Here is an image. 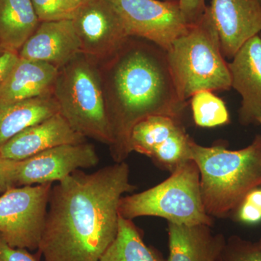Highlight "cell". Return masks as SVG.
<instances>
[{"label":"cell","instance_id":"836d02e7","mask_svg":"<svg viewBox=\"0 0 261 261\" xmlns=\"http://www.w3.org/2000/svg\"><path fill=\"white\" fill-rule=\"evenodd\" d=\"M260 37H261V34H260Z\"/></svg>","mask_w":261,"mask_h":261},{"label":"cell","instance_id":"7a4b0ae2","mask_svg":"<svg viewBox=\"0 0 261 261\" xmlns=\"http://www.w3.org/2000/svg\"><path fill=\"white\" fill-rule=\"evenodd\" d=\"M98 65L115 163L132 153L134 127L148 117L181 120L187 102L178 95L166 51L154 43L130 37L111 58Z\"/></svg>","mask_w":261,"mask_h":261},{"label":"cell","instance_id":"4fadbf2b","mask_svg":"<svg viewBox=\"0 0 261 261\" xmlns=\"http://www.w3.org/2000/svg\"><path fill=\"white\" fill-rule=\"evenodd\" d=\"M85 142V137L73 130L59 113L15 135L0 147V156L23 161L53 147Z\"/></svg>","mask_w":261,"mask_h":261},{"label":"cell","instance_id":"7402d4cb","mask_svg":"<svg viewBox=\"0 0 261 261\" xmlns=\"http://www.w3.org/2000/svg\"><path fill=\"white\" fill-rule=\"evenodd\" d=\"M192 140L183 127L154 149L149 158L159 167L173 173L182 163L191 160Z\"/></svg>","mask_w":261,"mask_h":261},{"label":"cell","instance_id":"52a82bcc","mask_svg":"<svg viewBox=\"0 0 261 261\" xmlns=\"http://www.w3.org/2000/svg\"><path fill=\"white\" fill-rule=\"evenodd\" d=\"M51 185L11 187L0 196V235L10 246L38 250Z\"/></svg>","mask_w":261,"mask_h":261},{"label":"cell","instance_id":"30bf717a","mask_svg":"<svg viewBox=\"0 0 261 261\" xmlns=\"http://www.w3.org/2000/svg\"><path fill=\"white\" fill-rule=\"evenodd\" d=\"M99 163L95 147L87 142L53 147L23 161H13V187L59 182L77 170Z\"/></svg>","mask_w":261,"mask_h":261},{"label":"cell","instance_id":"d6a6232c","mask_svg":"<svg viewBox=\"0 0 261 261\" xmlns=\"http://www.w3.org/2000/svg\"><path fill=\"white\" fill-rule=\"evenodd\" d=\"M258 1L261 3V0H258Z\"/></svg>","mask_w":261,"mask_h":261},{"label":"cell","instance_id":"6da1fadb","mask_svg":"<svg viewBox=\"0 0 261 261\" xmlns=\"http://www.w3.org/2000/svg\"><path fill=\"white\" fill-rule=\"evenodd\" d=\"M136 189L125 161L57 182L38 253L44 261L100 260L118 233L120 200Z\"/></svg>","mask_w":261,"mask_h":261},{"label":"cell","instance_id":"484cf974","mask_svg":"<svg viewBox=\"0 0 261 261\" xmlns=\"http://www.w3.org/2000/svg\"><path fill=\"white\" fill-rule=\"evenodd\" d=\"M39 253L33 255L27 249L10 246L0 235V261H40Z\"/></svg>","mask_w":261,"mask_h":261},{"label":"cell","instance_id":"d4e9b609","mask_svg":"<svg viewBox=\"0 0 261 261\" xmlns=\"http://www.w3.org/2000/svg\"><path fill=\"white\" fill-rule=\"evenodd\" d=\"M231 219L236 222L255 225L261 222V187L250 190L237 206Z\"/></svg>","mask_w":261,"mask_h":261},{"label":"cell","instance_id":"9a60e30c","mask_svg":"<svg viewBox=\"0 0 261 261\" xmlns=\"http://www.w3.org/2000/svg\"><path fill=\"white\" fill-rule=\"evenodd\" d=\"M211 227L168 222L167 261H218L226 240L221 233L213 232Z\"/></svg>","mask_w":261,"mask_h":261},{"label":"cell","instance_id":"3957f363","mask_svg":"<svg viewBox=\"0 0 261 261\" xmlns=\"http://www.w3.org/2000/svg\"><path fill=\"white\" fill-rule=\"evenodd\" d=\"M190 150L200 171L204 207L211 218H230L244 197L261 187V135L238 150L221 143L205 147L192 140Z\"/></svg>","mask_w":261,"mask_h":261},{"label":"cell","instance_id":"ba28073f","mask_svg":"<svg viewBox=\"0 0 261 261\" xmlns=\"http://www.w3.org/2000/svg\"><path fill=\"white\" fill-rule=\"evenodd\" d=\"M121 17L130 37L145 39L167 51L192 25L177 0H108Z\"/></svg>","mask_w":261,"mask_h":261},{"label":"cell","instance_id":"8fae6325","mask_svg":"<svg viewBox=\"0 0 261 261\" xmlns=\"http://www.w3.org/2000/svg\"><path fill=\"white\" fill-rule=\"evenodd\" d=\"M207 7L224 58L232 59L247 41L261 34V3L258 0H211Z\"/></svg>","mask_w":261,"mask_h":261},{"label":"cell","instance_id":"7c38bea8","mask_svg":"<svg viewBox=\"0 0 261 261\" xmlns=\"http://www.w3.org/2000/svg\"><path fill=\"white\" fill-rule=\"evenodd\" d=\"M231 88L241 95L239 122L243 126L257 123L261 117V37H252L228 63Z\"/></svg>","mask_w":261,"mask_h":261},{"label":"cell","instance_id":"ffe728a7","mask_svg":"<svg viewBox=\"0 0 261 261\" xmlns=\"http://www.w3.org/2000/svg\"><path fill=\"white\" fill-rule=\"evenodd\" d=\"M181 120L172 117L153 116L137 123L130 135L132 152L149 156L169 137L183 128Z\"/></svg>","mask_w":261,"mask_h":261},{"label":"cell","instance_id":"ac0fdd59","mask_svg":"<svg viewBox=\"0 0 261 261\" xmlns=\"http://www.w3.org/2000/svg\"><path fill=\"white\" fill-rule=\"evenodd\" d=\"M39 23L32 0H0V47L18 53Z\"/></svg>","mask_w":261,"mask_h":261},{"label":"cell","instance_id":"603a6c76","mask_svg":"<svg viewBox=\"0 0 261 261\" xmlns=\"http://www.w3.org/2000/svg\"><path fill=\"white\" fill-rule=\"evenodd\" d=\"M40 22L73 20L84 0H32Z\"/></svg>","mask_w":261,"mask_h":261},{"label":"cell","instance_id":"83f0119b","mask_svg":"<svg viewBox=\"0 0 261 261\" xmlns=\"http://www.w3.org/2000/svg\"><path fill=\"white\" fill-rule=\"evenodd\" d=\"M18 53L5 51L0 54V86L18 61Z\"/></svg>","mask_w":261,"mask_h":261},{"label":"cell","instance_id":"1f68e13d","mask_svg":"<svg viewBox=\"0 0 261 261\" xmlns=\"http://www.w3.org/2000/svg\"><path fill=\"white\" fill-rule=\"evenodd\" d=\"M3 51H3V49H2V48L0 47V54H1L2 53H3Z\"/></svg>","mask_w":261,"mask_h":261},{"label":"cell","instance_id":"e0dca14e","mask_svg":"<svg viewBox=\"0 0 261 261\" xmlns=\"http://www.w3.org/2000/svg\"><path fill=\"white\" fill-rule=\"evenodd\" d=\"M59 113L53 95L0 102V147L22 130Z\"/></svg>","mask_w":261,"mask_h":261},{"label":"cell","instance_id":"f546056e","mask_svg":"<svg viewBox=\"0 0 261 261\" xmlns=\"http://www.w3.org/2000/svg\"><path fill=\"white\" fill-rule=\"evenodd\" d=\"M257 123H259L261 126V117L257 119Z\"/></svg>","mask_w":261,"mask_h":261},{"label":"cell","instance_id":"44dd1931","mask_svg":"<svg viewBox=\"0 0 261 261\" xmlns=\"http://www.w3.org/2000/svg\"><path fill=\"white\" fill-rule=\"evenodd\" d=\"M194 121L202 128H214L229 123V114L224 101L211 91H200L192 96Z\"/></svg>","mask_w":261,"mask_h":261},{"label":"cell","instance_id":"8992f818","mask_svg":"<svg viewBox=\"0 0 261 261\" xmlns=\"http://www.w3.org/2000/svg\"><path fill=\"white\" fill-rule=\"evenodd\" d=\"M118 213L121 217L132 221L142 216H154L176 224L212 226L214 223L204 207L200 171L192 159L182 163L159 185L139 193L123 196Z\"/></svg>","mask_w":261,"mask_h":261},{"label":"cell","instance_id":"277c9868","mask_svg":"<svg viewBox=\"0 0 261 261\" xmlns=\"http://www.w3.org/2000/svg\"><path fill=\"white\" fill-rule=\"evenodd\" d=\"M178 95L187 102L200 91L231 88L228 63L208 7L200 20L173 41L166 51Z\"/></svg>","mask_w":261,"mask_h":261},{"label":"cell","instance_id":"f1b7e54d","mask_svg":"<svg viewBox=\"0 0 261 261\" xmlns=\"http://www.w3.org/2000/svg\"><path fill=\"white\" fill-rule=\"evenodd\" d=\"M13 161L3 159L0 156V192H5L13 187L11 169Z\"/></svg>","mask_w":261,"mask_h":261},{"label":"cell","instance_id":"4dcf8cb0","mask_svg":"<svg viewBox=\"0 0 261 261\" xmlns=\"http://www.w3.org/2000/svg\"><path fill=\"white\" fill-rule=\"evenodd\" d=\"M257 244H258L259 247H260L261 249V238L260 239V240H259V241L257 242Z\"/></svg>","mask_w":261,"mask_h":261},{"label":"cell","instance_id":"5bb4252c","mask_svg":"<svg viewBox=\"0 0 261 261\" xmlns=\"http://www.w3.org/2000/svg\"><path fill=\"white\" fill-rule=\"evenodd\" d=\"M80 54V39L70 20L40 22L18 51L19 58L45 62L58 69Z\"/></svg>","mask_w":261,"mask_h":261},{"label":"cell","instance_id":"4316f807","mask_svg":"<svg viewBox=\"0 0 261 261\" xmlns=\"http://www.w3.org/2000/svg\"><path fill=\"white\" fill-rule=\"evenodd\" d=\"M185 18L190 25L197 23L205 13V0H177Z\"/></svg>","mask_w":261,"mask_h":261},{"label":"cell","instance_id":"cb8c5ba5","mask_svg":"<svg viewBox=\"0 0 261 261\" xmlns=\"http://www.w3.org/2000/svg\"><path fill=\"white\" fill-rule=\"evenodd\" d=\"M218 261H261V249L257 243L233 235L226 240Z\"/></svg>","mask_w":261,"mask_h":261},{"label":"cell","instance_id":"d6986e66","mask_svg":"<svg viewBox=\"0 0 261 261\" xmlns=\"http://www.w3.org/2000/svg\"><path fill=\"white\" fill-rule=\"evenodd\" d=\"M99 261H167L143 240L132 220L119 215L116 238Z\"/></svg>","mask_w":261,"mask_h":261},{"label":"cell","instance_id":"9c48e42d","mask_svg":"<svg viewBox=\"0 0 261 261\" xmlns=\"http://www.w3.org/2000/svg\"><path fill=\"white\" fill-rule=\"evenodd\" d=\"M72 22L81 53L97 64L112 57L130 37L108 0H84Z\"/></svg>","mask_w":261,"mask_h":261},{"label":"cell","instance_id":"2e32d148","mask_svg":"<svg viewBox=\"0 0 261 261\" xmlns=\"http://www.w3.org/2000/svg\"><path fill=\"white\" fill-rule=\"evenodd\" d=\"M58 73L55 65L19 58L0 86V102L53 95Z\"/></svg>","mask_w":261,"mask_h":261},{"label":"cell","instance_id":"5b68a950","mask_svg":"<svg viewBox=\"0 0 261 261\" xmlns=\"http://www.w3.org/2000/svg\"><path fill=\"white\" fill-rule=\"evenodd\" d=\"M53 97L77 133L108 147L112 143L98 65L82 53L58 69Z\"/></svg>","mask_w":261,"mask_h":261}]
</instances>
